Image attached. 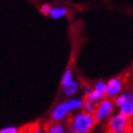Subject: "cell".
I'll list each match as a JSON object with an SVG mask.
<instances>
[{"instance_id": "cell-1", "label": "cell", "mask_w": 133, "mask_h": 133, "mask_svg": "<svg viewBox=\"0 0 133 133\" xmlns=\"http://www.w3.org/2000/svg\"><path fill=\"white\" fill-rule=\"evenodd\" d=\"M95 117L88 112H79L71 119L70 133H88L95 122Z\"/></svg>"}, {"instance_id": "cell-2", "label": "cell", "mask_w": 133, "mask_h": 133, "mask_svg": "<svg viewBox=\"0 0 133 133\" xmlns=\"http://www.w3.org/2000/svg\"><path fill=\"white\" fill-rule=\"evenodd\" d=\"M83 106V101L80 98H70L65 102H62L57 104L54 108L52 109L51 118L54 121H59L66 117V115L69 111H72L75 109H78Z\"/></svg>"}, {"instance_id": "cell-3", "label": "cell", "mask_w": 133, "mask_h": 133, "mask_svg": "<svg viewBox=\"0 0 133 133\" xmlns=\"http://www.w3.org/2000/svg\"><path fill=\"white\" fill-rule=\"evenodd\" d=\"M115 103L111 102L109 98H103L99 101L96 110L94 112V117L96 121H102L107 118H110L112 111H114Z\"/></svg>"}, {"instance_id": "cell-4", "label": "cell", "mask_w": 133, "mask_h": 133, "mask_svg": "<svg viewBox=\"0 0 133 133\" xmlns=\"http://www.w3.org/2000/svg\"><path fill=\"white\" fill-rule=\"evenodd\" d=\"M128 117H125L122 114H117L115 116H111L108 121V128L111 133H119L121 131L127 130L128 125Z\"/></svg>"}, {"instance_id": "cell-5", "label": "cell", "mask_w": 133, "mask_h": 133, "mask_svg": "<svg viewBox=\"0 0 133 133\" xmlns=\"http://www.w3.org/2000/svg\"><path fill=\"white\" fill-rule=\"evenodd\" d=\"M122 90V81L119 78H111L107 81L105 91V96L107 97H115L120 94Z\"/></svg>"}, {"instance_id": "cell-6", "label": "cell", "mask_w": 133, "mask_h": 133, "mask_svg": "<svg viewBox=\"0 0 133 133\" xmlns=\"http://www.w3.org/2000/svg\"><path fill=\"white\" fill-rule=\"evenodd\" d=\"M131 99H133V94H132V92H130V91H125V92L120 93V94H119L118 96L115 97L114 103H115V105L117 106V107L120 108L123 104H125L127 102L131 101Z\"/></svg>"}, {"instance_id": "cell-7", "label": "cell", "mask_w": 133, "mask_h": 133, "mask_svg": "<svg viewBox=\"0 0 133 133\" xmlns=\"http://www.w3.org/2000/svg\"><path fill=\"white\" fill-rule=\"evenodd\" d=\"M78 82L72 80L70 83L66 84L65 87H63V92L66 96H72L74 94H76V92L78 91Z\"/></svg>"}, {"instance_id": "cell-8", "label": "cell", "mask_w": 133, "mask_h": 133, "mask_svg": "<svg viewBox=\"0 0 133 133\" xmlns=\"http://www.w3.org/2000/svg\"><path fill=\"white\" fill-rule=\"evenodd\" d=\"M119 112L124 115L125 117H128V118L133 117V99L123 104L121 107L119 108Z\"/></svg>"}, {"instance_id": "cell-9", "label": "cell", "mask_w": 133, "mask_h": 133, "mask_svg": "<svg viewBox=\"0 0 133 133\" xmlns=\"http://www.w3.org/2000/svg\"><path fill=\"white\" fill-rule=\"evenodd\" d=\"M67 14V10L65 8H61V6H55V8H52L51 10V13H50V16L52 18H61L63 16H65Z\"/></svg>"}, {"instance_id": "cell-10", "label": "cell", "mask_w": 133, "mask_h": 133, "mask_svg": "<svg viewBox=\"0 0 133 133\" xmlns=\"http://www.w3.org/2000/svg\"><path fill=\"white\" fill-rule=\"evenodd\" d=\"M96 107L97 106H95L94 102L90 101V99H85V101L83 102L82 108H83L84 112H88V114H92L93 115V112H95V110H96Z\"/></svg>"}, {"instance_id": "cell-11", "label": "cell", "mask_w": 133, "mask_h": 133, "mask_svg": "<svg viewBox=\"0 0 133 133\" xmlns=\"http://www.w3.org/2000/svg\"><path fill=\"white\" fill-rule=\"evenodd\" d=\"M104 96L105 95L102 94V93H98V92H96L94 90H92L87 94V99H90V101L95 103V102H98V101H102Z\"/></svg>"}, {"instance_id": "cell-12", "label": "cell", "mask_w": 133, "mask_h": 133, "mask_svg": "<svg viewBox=\"0 0 133 133\" xmlns=\"http://www.w3.org/2000/svg\"><path fill=\"white\" fill-rule=\"evenodd\" d=\"M72 80H74V79H72V71H71L70 69H67V70H66L64 74H63V76H62L61 84L63 85V87H65L66 84L70 83Z\"/></svg>"}, {"instance_id": "cell-13", "label": "cell", "mask_w": 133, "mask_h": 133, "mask_svg": "<svg viewBox=\"0 0 133 133\" xmlns=\"http://www.w3.org/2000/svg\"><path fill=\"white\" fill-rule=\"evenodd\" d=\"M65 128H64V125L61 124V123H55V124H53L52 127L48 130V132L46 133H65Z\"/></svg>"}, {"instance_id": "cell-14", "label": "cell", "mask_w": 133, "mask_h": 133, "mask_svg": "<svg viewBox=\"0 0 133 133\" xmlns=\"http://www.w3.org/2000/svg\"><path fill=\"white\" fill-rule=\"evenodd\" d=\"M106 85H107V83H106L105 81H98L95 83L94 88H93V90L98 92V93H102V94L105 95V91H106Z\"/></svg>"}, {"instance_id": "cell-15", "label": "cell", "mask_w": 133, "mask_h": 133, "mask_svg": "<svg viewBox=\"0 0 133 133\" xmlns=\"http://www.w3.org/2000/svg\"><path fill=\"white\" fill-rule=\"evenodd\" d=\"M51 10H52V8H51L49 4H42L41 8H40L41 13H42V14H44V15H50Z\"/></svg>"}, {"instance_id": "cell-16", "label": "cell", "mask_w": 133, "mask_h": 133, "mask_svg": "<svg viewBox=\"0 0 133 133\" xmlns=\"http://www.w3.org/2000/svg\"><path fill=\"white\" fill-rule=\"evenodd\" d=\"M17 129L15 127H4L0 130V133H17Z\"/></svg>"}, {"instance_id": "cell-17", "label": "cell", "mask_w": 133, "mask_h": 133, "mask_svg": "<svg viewBox=\"0 0 133 133\" xmlns=\"http://www.w3.org/2000/svg\"><path fill=\"white\" fill-rule=\"evenodd\" d=\"M34 133H44V131L42 130V129H40V128H38V129H36L35 130V132Z\"/></svg>"}, {"instance_id": "cell-18", "label": "cell", "mask_w": 133, "mask_h": 133, "mask_svg": "<svg viewBox=\"0 0 133 133\" xmlns=\"http://www.w3.org/2000/svg\"><path fill=\"white\" fill-rule=\"evenodd\" d=\"M119 133H128V131H127V130H124V131H121V132H119Z\"/></svg>"}, {"instance_id": "cell-19", "label": "cell", "mask_w": 133, "mask_h": 133, "mask_svg": "<svg viewBox=\"0 0 133 133\" xmlns=\"http://www.w3.org/2000/svg\"><path fill=\"white\" fill-rule=\"evenodd\" d=\"M65 133H70V132H65Z\"/></svg>"}, {"instance_id": "cell-20", "label": "cell", "mask_w": 133, "mask_h": 133, "mask_svg": "<svg viewBox=\"0 0 133 133\" xmlns=\"http://www.w3.org/2000/svg\"><path fill=\"white\" fill-rule=\"evenodd\" d=\"M17 133H21V132H17Z\"/></svg>"}]
</instances>
